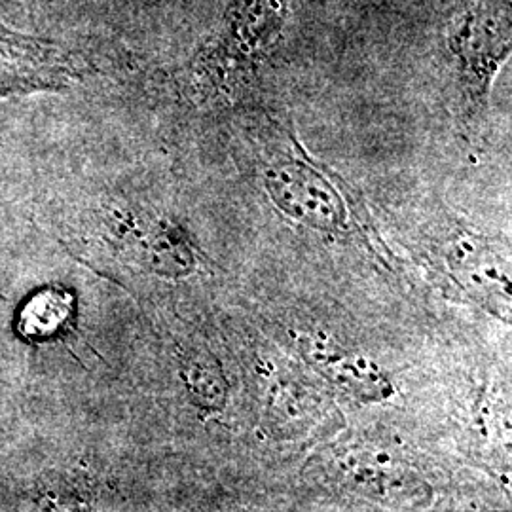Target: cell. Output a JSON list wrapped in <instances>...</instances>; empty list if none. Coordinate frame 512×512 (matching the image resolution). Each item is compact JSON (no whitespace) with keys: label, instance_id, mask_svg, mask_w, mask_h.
<instances>
[{"label":"cell","instance_id":"obj_1","mask_svg":"<svg viewBox=\"0 0 512 512\" xmlns=\"http://www.w3.org/2000/svg\"><path fill=\"white\" fill-rule=\"evenodd\" d=\"M287 0H232L217 29L186 67L188 86L200 95L232 93L255 76L281 37Z\"/></svg>","mask_w":512,"mask_h":512},{"label":"cell","instance_id":"obj_2","mask_svg":"<svg viewBox=\"0 0 512 512\" xmlns=\"http://www.w3.org/2000/svg\"><path fill=\"white\" fill-rule=\"evenodd\" d=\"M293 147L262 171V183L275 207L315 230L348 232L351 224L344 184L327 167L315 164L296 143Z\"/></svg>","mask_w":512,"mask_h":512},{"label":"cell","instance_id":"obj_3","mask_svg":"<svg viewBox=\"0 0 512 512\" xmlns=\"http://www.w3.org/2000/svg\"><path fill=\"white\" fill-rule=\"evenodd\" d=\"M511 37L509 0H480L450 19L446 50L475 107L486 105L495 76L511 55Z\"/></svg>","mask_w":512,"mask_h":512},{"label":"cell","instance_id":"obj_4","mask_svg":"<svg viewBox=\"0 0 512 512\" xmlns=\"http://www.w3.org/2000/svg\"><path fill=\"white\" fill-rule=\"evenodd\" d=\"M78 76L80 61L63 44L0 23V99L65 90Z\"/></svg>","mask_w":512,"mask_h":512},{"label":"cell","instance_id":"obj_5","mask_svg":"<svg viewBox=\"0 0 512 512\" xmlns=\"http://www.w3.org/2000/svg\"><path fill=\"white\" fill-rule=\"evenodd\" d=\"M300 349L315 370L359 401L378 403L393 395L387 374L361 353L342 348L325 336L311 334L300 338Z\"/></svg>","mask_w":512,"mask_h":512},{"label":"cell","instance_id":"obj_6","mask_svg":"<svg viewBox=\"0 0 512 512\" xmlns=\"http://www.w3.org/2000/svg\"><path fill=\"white\" fill-rule=\"evenodd\" d=\"M124 243L145 270L162 277H184L196 268V258L183 230L154 220H131Z\"/></svg>","mask_w":512,"mask_h":512},{"label":"cell","instance_id":"obj_7","mask_svg":"<svg viewBox=\"0 0 512 512\" xmlns=\"http://www.w3.org/2000/svg\"><path fill=\"white\" fill-rule=\"evenodd\" d=\"M450 268L471 291L494 296L509 306V275L503 270L501 256L480 239H458L448 253Z\"/></svg>","mask_w":512,"mask_h":512},{"label":"cell","instance_id":"obj_8","mask_svg":"<svg viewBox=\"0 0 512 512\" xmlns=\"http://www.w3.org/2000/svg\"><path fill=\"white\" fill-rule=\"evenodd\" d=\"M73 304L71 294L57 289H44L33 294L19 313L18 330L35 342L57 338L73 319Z\"/></svg>","mask_w":512,"mask_h":512},{"label":"cell","instance_id":"obj_9","mask_svg":"<svg viewBox=\"0 0 512 512\" xmlns=\"http://www.w3.org/2000/svg\"><path fill=\"white\" fill-rule=\"evenodd\" d=\"M181 376L188 395L203 412H219L228 399V385L219 361L209 351H190L183 359Z\"/></svg>","mask_w":512,"mask_h":512}]
</instances>
